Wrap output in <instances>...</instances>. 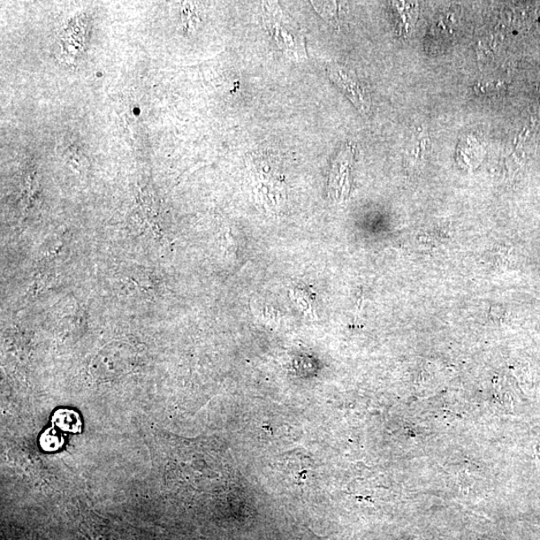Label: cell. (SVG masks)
<instances>
[{
	"label": "cell",
	"mask_w": 540,
	"mask_h": 540,
	"mask_svg": "<svg viewBox=\"0 0 540 540\" xmlns=\"http://www.w3.org/2000/svg\"><path fill=\"white\" fill-rule=\"evenodd\" d=\"M326 73L357 109L364 114L369 111L371 102L369 91L353 71L344 65L331 64L327 65Z\"/></svg>",
	"instance_id": "cell-2"
},
{
	"label": "cell",
	"mask_w": 540,
	"mask_h": 540,
	"mask_svg": "<svg viewBox=\"0 0 540 540\" xmlns=\"http://www.w3.org/2000/svg\"><path fill=\"white\" fill-rule=\"evenodd\" d=\"M265 24L270 33L275 38L280 49L288 57L301 59L304 56V45L300 30L293 25L292 19L285 17L281 11L269 6L266 11Z\"/></svg>",
	"instance_id": "cell-1"
},
{
	"label": "cell",
	"mask_w": 540,
	"mask_h": 540,
	"mask_svg": "<svg viewBox=\"0 0 540 540\" xmlns=\"http://www.w3.org/2000/svg\"><path fill=\"white\" fill-rule=\"evenodd\" d=\"M53 427L60 431L80 433L82 421L78 412L71 408H58L51 416Z\"/></svg>",
	"instance_id": "cell-3"
},
{
	"label": "cell",
	"mask_w": 540,
	"mask_h": 540,
	"mask_svg": "<svg viewBox=\"0 0 540 540\" xmlns=\"http://www.w3.org/2000/svg\"><path fill=\"white\" fill-rule=\"evenodd\" d=\"M65 445V437L58 429L53 427L43 430L40 437V445L43 452L56 453Z\"/></svg>",
	"instance_id": "cell-4"
},
{
	"label": "cell",
	"mask_w": 540,
	"mask_h": 540,
	"mask_svg": "<svg viewBox=\"0 0 540 540\" xmlns=\"http://www.w3.org/2000/svg\"><path fill=\"white\" fill-rule=\"evenodd\" d=\"M504 86L501 82H478L475 87V93L481 95H497Z\"/></svg>",
	"instance_id": "cell-5"
}]
</instances>
